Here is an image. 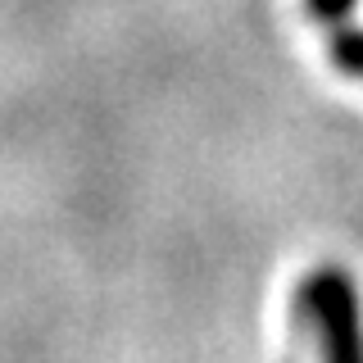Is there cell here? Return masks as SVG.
<instances>
[{
	"mask_svg": "<svg viewBox=\"0 0 363 363\" xmlns=\"http://www.w3.org/2000/svg\"><path fill=\"white\" fill-rule=\"evenodd\" d=\"M332 64L340 68V73H350V77L363 82V28L336 32L332 37Z\"/></svg>",
	"mask_w": 363,
	"mask_h": 363,
	"instance_id": "obj_2",
	"label": "cell"
},
{
	"mask_svg": "<svg viewBox=\"0 0 363 363\" xmlns=\"http://www.w3.org/2000/svg\"><path fill=\"white\" fill-rule=\"evenodd\" d=\"M309 5V14L318 23H336V18H345L350 9H354V0H304Z\"/></svg>",
	"mask_w": 363,
	"mask_h": 363,
	"instance_id": "obj_3",
	"label": "cell"
},
{
	"mask_svg": "<svg viewBox=\"0 0 363 363\" xmlns=\"http://www.w3.org/2000/svg\"><path fill=\"white\" fill-rule=\"evenodd\" d=\"M295 313L313 332L323 363H363V309L359 286L345 268H313L300 281Z\"/></svg>",
	"mask_w": 363,
	"mask_h": 363,
	"instance_id": "obj_1",
	"label": "cell"
}]
</instances>
